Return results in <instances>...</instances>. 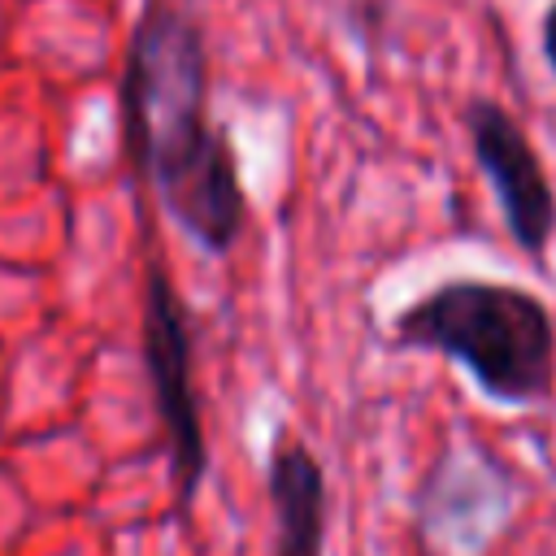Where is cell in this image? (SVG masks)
I'll return each instance as SVG.
<instances>
[{
  "instance_id": "obj_1",
  "label": "cell",
  "mask_w": 556,
  "mask_h": 556,
  "mask_svg": "<svg viewBox=\"0 0 556 556\" xmlns=\"http://www.w3.org/2000/svg\"><path fill=\"white\" fill-rule=\"evenodd\" d=\"M126 135L169 217L213 256L230 252L248 222L239 161L208 122V52L200 26L174 9L139 22L126 61Z\"/></svg>"
},
{
  "instance_id": "obj_2",
  "label": "cell",
  "mask_w": 556,
  "mask_h": 556,
  "mask_svg": "<svg viewBox=\"0 0 556 556\" xmlns=\"http://www.w3.org/2000/svg\"><path fill=\"white\" fill-rule=\"evenodd\" d=\"M391 343L465 365L495 404H543L556 387L552 313L513 282H439L391 317Z\"/></svg>"
},
{
  "instance_id": "obj_3",
  "label": "cell",
  "mask_w": 556,
  "mask_h": 556,
  "mask_svg": "<svg viewBox=\"0 0 556 556\" xmlns=\"http://www.w3.org/2000/svg\"><path fill=\"white\" fill-rule=\"evenodd\" d=\"M143 356L156 391V413L169 434V456L178 473V495L191 500L208 469V443L200 426V404L191 387V334L178 291L161 265L148 269V304H143Z\"/></svg>"
},
{
  "instance_id": "obj_4",
  "label": "cell",
  "mask_w": 556,
  "mask_h": 556,
  "mask_svg": "<svg viewBox=\"0 0 556 556\" xmlns=\"http://www.w3.org/2000/svg\"><path fill=\"white\" fill-rule=\"evenodd\" d=\"M465 126H469L473 156L495 191V204L504 213L513 243L530 256H543L556 235V191L547 182V169L530 135L504 104L486 96H473L465 104Z\"/></svg>"
},
{
  "instance_id": "obj_5",
  "label": "cell",
  "mask_w": 556,
  "mask_h": 556,
  "mask_svg": "<svg viewBox=\"0 0 556 556\" xmlns=\"http://www.w3.org/2000/svg\"><path fill=\"white\" fill-rule=\"evenodd\" d=\"M269 504L278 521L274 556L326 552V473L317 456L287 430H278L269 447Z\"/></svg>"
},
{
  "instance_id": "obj_6",
  "label": "cell",
  "mask_w": 556,
  "mask_h": 556,
  "mask_svg": "<svg viewBox=\"0 0 556 556\" xmlns=\"http://www.w3.org/2000/svg\"><path fill=\"white\" fill-rule=\"evenodd\" d=\"M543 56H547V65H552V74H556V0H552L547 13H543Z\"/></svg>"
}]
</instances>
